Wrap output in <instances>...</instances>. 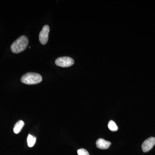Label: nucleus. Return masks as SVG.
Wrapping results in <instances>:
<instances>
[{
    "mask_svg": "<svg viewBox=\"0 0 155 155\" xmlns=\"http://www.w3.org/2000/svg\"><path fill=\"white\" fill-rule=\"evenodd\" d=\"M96 146L100 149L106 150L108 149L111 145L110 142L107 141L102 138H99L97 140L96 143Z\"/></svg>",
    "mask_w": 155,
    "mask_h": 155,
    "instance_id": "423d86ee",
    "label": "nucleus"
},
{
    "mask_svg": "<svg viewBox=\"0 0 155 155\" xmlns=\"http://www.w3.org/2000/svg\"><path fill=\"white\" fill-rule=\"evenodd\" d=\"M77 153L78 155H90L87 151L83 148L78 150Z\"/></svg>",
    "mask_w": 155,
    "mask_h": 155,
    "instance_id": "9d476101",
    "label": "nucleus"
},
{
    "mask_svg": "<svg viewBox=\"0 0 155 155\" xmlns=\"http://www.w3.org/2000/svg\"><path fill=\"white\" fill-rule=\"evenodd\" d=\"M28 43V40L27 37L25 35L20 36L11 45V51L15 54L21 52L26 49Z\"/></svg>",
    "mask_w": 155,
    "mask_h": 155,
    "instance_id": "f257e3e1",
    "label": "nucleus"
},
{
    "mask_svg": "<svg viewBox=\"0 0 155 155\" xmlns=\"http://www.w3.org/2000/svg\"><path fill=\"white\" fill-rule=\"evenodd\" d=\"M108 128L111 131H116L118 130V127L116 123L113 120H110L108 124Z\"/></svg>",
    "mask_w": 155,
    "mask_h": 155,
    "instance_id": "1a4fd4ad",
    "label": "nucleus"
},
{
    "mask_svg": "<svg viewBox=\"0 0 155 155\" xmlns=\"http://www.w3.org/2000/svg\"><path fill=\"white\" fill-rule=\"evenodd\" d=\"M155 144V137H151L146 140L142 144V149L143 152H147Z\"/></svg>",
    "mask_w": 155,
    "mask_h": 155,
    "instance_id": "39448f33",
    "label": "nucleus"
},
{
    "mask_svg": "<svg viewBox=\"0 0 155 155\" xmlns=\"http://www.w3.org/2000/svg\"><path fill=\"white\" fill-rule=\"evenodd\" d=\"M74 64V61L72 58L68 57H60L56 59L55 64L59 67H68Z\"/></svg>",
    "mask_w": 155,
    "mask_h": 155,
    "instance_id": "7ed1b4c3",
    "label": "nucleus"
},
{
    "mask_svg": "<svg viewBox=\"0 0 155 155\" xmlns=\"http://www.w3.org/2000/svg\"><path fill=\"white\" fill-rule=\"evenodd\" d=\"M50 32V27L48 25H45L40 31L39 36L40 42L42 45L46 44L48 40L49 33Z\"/></svg>",
    "mask_w": 155,
    "mask_h": 155,
    "instance_id": "20e7f679",
    "label": "nucleus"
},
{
    "mask_svg": "<svg viewBox=\"0 0 155 155\" xmlns=\"http://www.w3.org/2000/svg\"><path fill=\"white\" fill-rule=\"evenodd\" d=\"M25 123L22 120H19L18 122L16 123L14 128V133L17 134L19 133L22 130V127H24Z\"/></svg>",
    "mask_w": 155,
    "mask_h": 155,
    "instance_id": "0eeeda50",
    "label": "nucleus"
},
{
    "mask_svg": "<svg viewBox=\"0 0 155 155\" xmlns=\"http://www.w3.org/2000/svg\"><path fill=\"white\" fill-rule=\"evenodd\" d=\"M36 140V137L30 134H28V137H27V143H28V146L29 147H33L35 144Z\"/></svg>",
    "mask_w": 155,
    "mask_h": 155,
    "instance_id": "6e6552de",
    "label": "nucleus"
},
{
    "mask_svg": "<svg viewBox=\"0 0 155 155\" xmlns=\"http://www.w3.org/2000/svg\"><path fill=\"white\" fill-rule=\"evenodd\" d=\"M42 78L38 73L35 72H28L24 74L21 78L22 83L27 84H35L40 83Z\"/></svg>",
    "mask_w": 155,
    "mask_h": 155,
    "instance_id": "f03ea898",
    "label": "nucleus"
}]
</instances>
